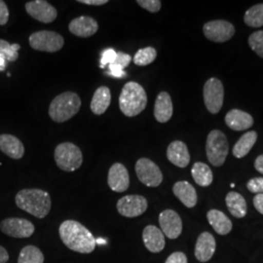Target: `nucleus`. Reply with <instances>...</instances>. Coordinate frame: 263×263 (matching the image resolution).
Returning <instances> with one entry per match:
<instances>
[{"instance_id":"nucleus-15","label":"nucleus","mask_w":263,"mask_h":263,"mask_svg":"<svg viewBox=\"0 0 263 263\" xmlns=\"http://www.w3.org/2000/svg\"><path fill=\"white\" fill-rule=\"evenodd\" d=\"M107 183L114 192H125L130 186V177L127 168L121 163H114L108 171Z\"/></svg>"},{"instance_id":"nucleus-11","label":"nucleus","mask_w":263,"mask_h":263,"mask_svg":"<svg viewBox=\"0 0 263 263\" xmlns=\"http://www.w3.org/2000/svg\"><path fill=\"white\" fill-rule=\"evenodd\" d=\"M205 36L216 43H222L230 40L235 33L234 26L224 20L211 21L205 24L203 28Z\"/></svg>"},{"instance_id":"nucleus-17","label":"nucleus","mask_w":263,"mask_h":263,"mask_svg":"<svg viewBox=\"0 0 263 263\" xmlns=\"http://www.w3.org/2000/svg\"><path fill=\"white\" fill-rule=\"evenodd\" d=\"M142 241L146 249L154 254L162 252L166 244L162 230L154 226H147L143 229Z\"/></svg>"},{"instance_id":"nucleus-5","label":"nucleus","mask_w":263,"mask_h":263,"mask_svg":"<svg viewBox=\"0 0 263 263\" xmlns=\"http://www.w3.org/2000/svg\"><path fill=\"white\" fill-rule=\"evenodd\" d=\"M57 166L65 172H74L79 169L83 163L81 149L71 142H63L55 149Z\"/></svg>"},{"instance_id":"nucleus-44","label":"nucleus","mask_w":263,"mask_h":263,"mask_svg":"<svg viewBox=\"0 0 263 263\" xmlns=\"http://www.w3.org/2000/svg\"><path fill=\"white\" fill-rule=\"evenodd\" d=\"M6 58L3 56V55H0V70H4L5 69V66H6Z\"/></svg>"},{"instance_id":"nucleus-38","label":"nucleus","mask_w":263,"mask_h":263,"mask_svg":"<svg viewBox=\"0 0 263 263\" xmlns=\"http://www.w3.org/2000/svg\"><path fill=\"white\" fill-rule=\"evenodd\" d=\"M9 20V10L6 3L0 0V26H4L7 24Z\"/></svg>"},{"instance_id":"nucleus-20","label":"nucleus","mask_w":263,"mask_h":263,"mask_svg":"<svg viewBox=\"0 0 263 263\" xmlns=\"http://www.w3.org/2000/svg\"><path fill=\"white\" fill-rule=\"evenodd\" d=\"M0 151L12 159L19 160L25 155L23 142L17 137L8 134L0 135Z\"/></svg>"},{"instance_id":"nucleus-2","label":"nucleus","mask_w":263,"mask_h":263,"mask_svg":"<svg viewBox=\"0 0 263 263\" xmlns=\"http://www.w3.org/2000/svg\"><path fill=\"white\" fill-rule=\"evenodd\" d=\"M15 201L17 207L37 218L46 217L52 207L51 197L47 191L37 188L21 190L17 193Z\"/></svg>"},{"instance_id":"nucleus-35","label":"nucleus","mask_w":263,"mask_h":263,"mask_svg":"<svg viewBox=\"0 0 263 263\" xmlns=\"http://www.w3.org/2000/svg\"><path fill=\"white\" fill-rule=\"evenodd\" d=\"M137 3L141 8L149 11L151 13H157L161 9L162 3L160 0H138Z\"/></svg>"},{"instance_id":"nucleus-40","label":"nucleus","mask_w":263,"mask_h":263,"mask_svg":"<svg viewBox=\"0 0 263 263\" xmlns=\"http://www.w3.org/2000/svg\"><path fill=\"white\" fill-rule=\"evenodd\" d=\"M254 206L258 213L263 215V194H256L254 196Z\"/></svg>"},{"instance_id":"nucleus-22","label":"nucleus","mask_w":263,"mask_h":263,"mask_svg":"<svg viewBox=\"0 0 263 263\" xmlns=\"http://www.w3.org/2000/svg\"><path fill=\"white\" fill-rule=\"evenodd\" d=\"M175 196L186 208L196 206L198 201L197 192L192 184L188 181H178L173 186Z\"/></svg>"},{"instance_id":"nucleus-12","label":"nucleus","mask_w":263,"mask_h":263,"mask_svg":"<svg viewBox=\"0 0 263 263\" xmlns=\"http://www.w3.org/2000/svg\"><path fill=\"white\" fill-rule=\"evenodd\" d=\"M147 200L141 195H127L118 200L117 211L125 217H137L147 210Z\"/></svg>"},{"instance_id":"nucleus-10","label":"nucleus","mask_w":263,"mask_h":263,"mask_svg":"<svg viewBox=\"0 0 263 263\" xmlns=\"http://www.w3.org/2000/svg\"><path fill=\"white\" fill-rule=\"evenodd\" d=\"M0 230L12 238H29L34 233V226L28 219L20 217H8L0 222Z\"/></svg>"},{"instance_id":"nucleus-3","label":"nucleus","mask_w":263,"mask_h":263,"mask_svg":"<svg viewBox=\"0 0 263 263\" xmlns=\"http://www.w3.org/2000/svg\"><path fill=\"white\" fill-rule=\"evenodd\" d=\"M147 104L146 92L141 84L128 82L124 85L119 97V107L127 117H135L144 110Z\"/></svg>"},{"instance_id":"nucleus-41","label":"nucleus","mask_w":263,"mask_h":263,"mask_svg":"<svg viewBox=\"0 0 263 263\" xmlns=\"http://www.w3.org/2000/svg\"><path fill=\"white\" fill-rule=\"evenodd\" d=\"M77 2L86 4V5H94V6H101L108 3L107 0H78Z\"/></svg>"},{"instance_id":"nucleus-31","label":"nucleus","mask_w":263,"mask_h":263,"mask_svg":"<svg viewBox=\"0 0 263 263\" xmlns=\"http://www.w3.org/2000/svg\"><path fill=\"white\" fill-rule=\"evenodd\" d=\"M245 24L251 28L263 26V4H256L245 13Z\"/></svg>"},{"instance_id":"nucleus-13","label":"nucleus","mask_w":263,"mask_h":263,"mask_svg":"<svg viewBox=\"0 0 263 263\" xmlns=\"http://www.w3.org/2000/svg\"><path fill=\"white\" fill-rule=\"evenodd\" d=\"M28 15L43 24H50L56 20L57 9L45 0H33L26 3Z\"/></svg>"},{"instance_id":"nucleus-24","label":"nucleus","mask_w":263,"mask_h":263,"mask_svg":"<svg viewBox=\"0 0 263 263\" xmlns=\"http://www.w3.org/2000/svg\"><path fill=\"white\" fill-rule=\"evenodd\" d=\"M209 223L214 228L217 234L227 235L232 230V221L230 218L218 210H211L207 214Z\"/></svg>"},{"instance_id":"nucleus-9","label":"nucleus","mask_w":263,"mask_h":263,"mask_svg":"<svg viewBox=\"0 0 263 263\" xmlns=\"http://www.w3.org/2000/svg\"><path fill=\"white\" fill-rule=\"evenodd\" d=\"M136 173L141 183L148 187H157L163 181V175L159 167L147 158L137 161Z\"/></svg>"},{"instance_id":"nucleus-25","label":"nucleus","mask_w":263,"mask_h":263,"mask_svg":"<svg viewBox=\"0 0 263 263\" xmlns=\"http://www.w3.org/2000/svg\"><path fill=\"white\" fill-rule=\"evenodd\" d=\"M110 103H111V93L109 88L102 86L95 91L90 107H91V110L96 115H102L107 110Z\"/></svg>"},{"instance_id":"nucleus-34","label":"nucleus","mask_w":263,"mask_h":263,"mask_svg":"<svg viewBox=\"0 0 263 263\" xmlns=\"http://www.w3.org/2000/svg\"><path fill=\"white\" fill-rule=\"evenodd\" d=\"M249 45L258 56L263 58V30L255 31L249 37Z\"/></svg>"},{"instance_id":"nucleus-6","label":"nucleus","mask_w":263,"mask_h":263,"mask_svg":"<svg viewBox=\"0 0 263 263\" xmlns=\"http://www.w3.org/2000/svg\"><path fill=\"white\" fill-rule=\"evenodd\" d=\"M229 151V144L226 135L219 130H213L208 135L206 153L209 162L215 166L220 167L224 164Z\"/></svg>"},{"instance_id":"nucleus-43","label":"nucleus","mask_w":263,"mask_h":263,"mask_svg":"<svg viewBox=\"0 0 263 263\" xmlns=\"http://www.w3.org/2000/svg\"><path fill=\"white\" fill-rule=\"evenodd\" d=\"M9 260V254L6 249L0 246V263H6Z\"/></svg>"},{"instance_id":"nucleus-14","label":"nucleus","mask_w":263,"mask_h":263,"mask_svg":"<svg viewBox=\"0 0 263 263\" xmlns=\"http://www.w3.org/2000/svg\"><path fill=\"white\" fill-rule=\"evenodd\" d=\"M162 232L169 239H177L182 232V221L178 213L174 210H165L159 216Z\"/></svg>"},{"instance_id":"nucleus-19","label":"nucleus","mask_w":263,"mask_h":263,"mask_svg":"<svg viewBox=\"0 0 263 263\" xmlns=\"http://www.w3.org/2000/svg\"><path fill=\"white\" fill-rule=\"evenodd\" d=\"M167 157L172 164L179 168L187 167L190 162V154L184 142L175 141L171 142L167 149Z\"/></svg>"},{"instance_id":"nucleus-7","label":"nucleus","mask_w":263,"mask_h":263,"mask_svg":"<svg viewBox=\"0 0 263 263\" xmlns=\"http://www.w3.org/2000/svg\"><path fill=\"white\" fill-rule=\"evenodd\" d=\"M30 47L37 51L55 53L64 47V37L52 30H40L33 32L28 39Z\"/></svg>"},{"instance_id":"nucleus-4","label":"nucleus","mask_w":263,"mask_h":263,"mask_svg":"<svg viewBox=\"0 0 263 263\" xmlns=\"http://www.w3.org/2000/svg\"><path fill=\"white\" fill-rule=\"evenodd\" d=\"M81 107V100L74 92L57 96L49 106V116L57 123L66 122L76 115Z\"/></svg>"},{"instance_id":"nucleus-42","label":"nucleus","mask_w":263,"mask_h":263,"mask_svg":"<svg viewBox=\"0 0 263 263\" xmlns=\"http://www.w3.org/2000/svg\"><path fill=\"white\" fill-rule=\"evenodd\" d=\"M254 168L258 173L263 175V154L259 155L254 161Z\"/></svg>"},{"instance_id":"nucleus-18","label":"nucleus","mask_w":263,"mask_h":263,"mask_svg":"<svg viewBox=\"0 0 263 263\" xmlns=\"http://www.w3.org/2000/svg\"><path fill=\"white\" fill-rule=\"evenodd\" d=\"M216 248L215 237L209 232H203L198 237L195 256L200 262H207L215 254Z\"/></svg>"},{"instance_id":"nucleus-23","label":"nucleus","mask_w":263,"mask_h":263,"mask_svg":"<svg viewBox=\"0 0 263 263\" xmlns=\"http://www.w3.org/2000/svg\"><path fill=\"white\" fill-rule=\"evenodd\" d=\"M174 107L171 96L167 92H161L155 101L154 117L159 123L169 121L173 116Z\"/></svg>"},{"instance_id":"nucleus-28","label":"nucleus","mask_w":263,"mask_h":263,"mask_svg":"<svg viewBox=\"0 0 263 263\" xmlns=\"http://www.w3.org/2000/svg\"><path fill=\"white\" fill-rule=\"evenodd\" d=\"M191 174H192V177L195 180V182L202 187L210 186L214 180L212 170L208 166L207 164L202 163V162H196L193 165L192 170H191Z\"/></svg>"},{"instance_id":"nucleus-16","label":"nucleus","mask_w":263,"mask_h":263,"mask_svg":"<svg viewBox=\"0 0 263 263\" xmlns=\"http://www.w3.org/2000/svg\"><path fill=\"white\" fill-rule=\"evenodd\" d=\"M68 29L73 35L78 37H90L98 31L99 25L98 22L93 18L81 16L72 20L69 23Z\"/></svg>"},{"instance_id":"nucleus-8","label":"nucleus","mask_w":263,"mask_h":263,"mask_svg":"<svg viewBox=\"0 0 263 263\" xmlns=\"http://www.w3.org/2000/svg\"><path fill=\"white\" fill-rule=\"evenodd\" d=\"M204 103L209 112L216 114L222 107L224 89L222 82L217 78H211L204 85Z\"/></svg>"},{"instance_id":"nucleus-26","label":"nucleus","mask_w":263,"mask_h":263,"mask_svg":"<svg viewBox=\"0 0 263 263\" xmlns=\"http://www.w3.org/2000/svg\"><path fill=\"white\" fill-rule=\"evenodd\" d=\"M226 206L229 213L237 218H243L247 215V203L245 198L238 192L231 191L226 198Z\"/></svg>"},{"instance_id":"nucleus-30","label":"nucleus","mask_w":263,"mask_h":263,"mask_svg":"<svg viewBox=\"0 0 263 263\" xmlns=\"http://www.w3.org/2000/svg\"><path fill=\"white\" fill-rule=\"evenodd\" d=\"M18 263H44V254L37 247L27 246L21 251Z\"/></svg>"},{"instance_id":"nucleus-27","label":"nucleus","mask_w":263,"mask_h":263,"mask_svg":"<svg viewBox=\"0 0 263 263\" xmlns=\"http://www.w3.org/2000/svg\"><path fill=\"white\" fill-rule=\"evenodd\" d=\"M256 140H257L256 132H247L239 139V141L236 142L232 151L233 155L236 158H239V159L243 158L246 155H248V153L254 147Z\"/></svg>"},{"instance_id":"nucleus-33","label":"nucleus","mask_w":263,"mask_h":263,"mask_svg":"<svg viewBox=\"0 0 263 263\" xmlns=\"http://www.w3.org/2000/svg\"><path fill=\"white\" fill-rule=\"evenodd\" d=\"M19 44H10L9 42L0 39V55L6 58L7 62H15L19 58Z\"/></svg>"},{"instance_id":"nucleus-37","label":"nucleus","mask_w":263,"mask_h":263,"mask_svg":"<svg viewBox=\"0 0 263 263\" xmlns=\"http://www.w3.org/2000/svg\"><path fill=\"white\" fill-rule=\"evenodd\" d=\"M116 57H117V52H115V50H113V49L104 50L102 54V58H101V67L104 68L105 66L112 64L113 62L115 61Z\"/></svg>"},{"instance_id":"nucleus-1","label":"nucleus","mask_w":263,"mask_h":263,"mask_svg":"<svg viewBox=\"0 0 263 263\" xmlns=\"http://www.w3.org/2000/svg\"><path fill=\"white\" fill-rule=\"evenodd\" d=\"M59 233L63 243L76 253L91 254L97 246L94 235L82 223L76 220H66L60 228Z\"/></svg>"},{"instance_id":"nucleus-29","label":"nucleus","mask_w":263,"mask_h":263,"mask_svg":"<svg viewBox=\"0 0 263 263\" xmlns=\"http://www.w3.org/2000/svg\"><path fill=\"white\" fill-rule=\"evenodd\" d=\"M132 57L129 54L118 52L117 57L112 64L108 65V76H112L114 78H124L126 77V72L124 69L130 65Z\"/></svg>"},{"instance_id":"nucleus-21","label":"nucleus","mask_w":263,"mask_h":263,"mask_svg":"<svg viewBox=\"0 0 263 263\" xmlns=\"http://www.w3.org/2000/svg\"><path fill=\"white\" fill-rule=\"evenodd\" d=\"M226 125L234 131H245L254 125V118L251 114L240 109H232L226 116Z\"/></svg>"},{"instance_id":"nucleus-32","label":"nucleus","mask_w":263,"mask_h":263,"mask_svg":"<svg viewBox=\"0 0 263 263\" xmlns=\"http://www.w3.org/2000/svg\"><path fill=\"white\" fill-rule=\"evenodd\" d=\"M157 57V51L155 48L145 47L140 49L134 57L133 61L135 65L139 66H148L152 64Z\"/></svg>"},{"instance_id":"nucleus-36","label":"nucleus","mask_w":263,"mask_h":263,"mask_svg":"<svg viewBox=\"0 0 263 263\" xmlns=\"http://www.w3.org/2000/svg\"><path fill=\"white\" fill-rule=\"evenodd\" d=\"M247 188L252 193L263 194V178L250 179L247 183Z\"/></svg>"},{"instance_id":"nucleus-39","label":"nucleus","mask_w":263,"mask_h":263,"mask_svg":"<svg viewBox=\"0 0 263 263\" xmlns=\"http://www.w3.org/2000/svg\"><path fill=\"white\" fill-rule=\"evenodd\" d=\"M165 263H187V257L181 252H176L170 255Z\"/></svg>"}]
</instances>
